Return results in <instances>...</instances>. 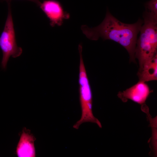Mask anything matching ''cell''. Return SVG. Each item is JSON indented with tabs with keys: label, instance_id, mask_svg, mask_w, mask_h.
Returning <instances> with one entry per match:
<instances>
[{
	"label": "cell",
	"instance_id": "cell-3",
	"mask_svg": "<svg viewBox=\"0 0 157 157\" xmlns=\"http://www.w3.org/2000/svg\"><path fill=\"white\" fill-rule=\"evenodd\" d=\"M78 49L80 57L78 82L81 115V118L73 127L78 129L82 124L90 122L96 124L101 128V122L94 116L92 112V93L83 59L82 47L80 46Z\"/></svg>",
	"mask_w": 157,
	"mask_h": 157
},
{
	"label": "cell",
	"instance_id": "cell-6",
	"mask_svg": "<svg viewBox=\"0 0 157 157\" xmlns=\"http://www.w3.org/2000/svg\"><path fill=\"white\" fill-rule=\"evenodd\" d=\"M151 92L149 86L145 82L139 81L131 87L119 92L118 96L124 102L129 99L141 104L145 102Z\"/></svg>",
	"mask_w": 157,
	"mask_h": 157
},
{
	"label": "cell",
	"instance_id": "cell-8",
	"mask_svg": "<svg viewBox=\"0 0 157 157\" xmlns=\"http://www.w3.org/2000/svg\"><path fill=\"white\" fill-rule=\"evenodd\" d=\"M139 81L145 82L157 79V54L145 63L141 70L138 72Z\"/></svg>",
	"mask_w": 157,
	"mask_h": 157
},
{
	"label": "cell",
	"instance_id": "cell-7",
	"mask_svg": "<svg viewBox=\"0 0 157 157\" xmlns=\"http://www.w3.org/2000/svg\"><path fill=\"white\" fill-rule=\"evenodd\" d=\"M35 139L30 130L24 128L17 144L16 153L19 157H34L35 156L34 142Z\"/></svg>",
	"mask_w": 157,
	"mask_h": 157
},
{
	"label": "cell",
	"instance_id": "cell-2",
	"mask_svg": "<svg viewBox=\"0 0 157 157\" xmlns=\"http://www.w3.org/2000/svg\"><path fill=\"white\" fill-rule=\"evenodd\" d=\"M143 17L135 52V58L139 65L138 72L141 70L145 63L157 54V16L145 11Z\"/></svg>",
	"mask_w": 157,
	"mask_h": 157
},
{
	"label": "cell",
	"instance_id": "cell-1",
	"mask_svg": "<svg viewBox=\"0 0 157 157\" xmlns=\"http://www.w3.org/2000/svg\"><path fill=\"white\" fill-rule=\"evenodd\" d=\"M143 20L139 18L133 24L123 23L114 17L107 9L102 22L97 26L90 28L86 25L81 26L83 33L88 39L97 40L99 38L109 40L122 46L128 51L130 62L136 63L135 52L137 35Z\"/></svg>",
	"mask_w": 157,
	"mask_h": 157
},
{
	"label": "cell",
	"instance_id": "cell-10",
	"mask_svg": "<svg viewBox=\"0 0 157 157\" xmlns=\"http://www.w3.org/2000/svg\"><path fill=\"white\" fill-rule=\"evenodd\" d=\"M6 0L7 1H10L11 0ZM28 1H33L35 3H36L38 6H39L40 3L41 2L39 0H27Z\"/></svg>",
	"mask_w": 157,
	"mask_h": 157
},
{
	"label": "cell",
	"instance_id": "cell-4",
	"mask_svg": "<svg viewBox=\"0 0 157 157\" xmlns=\"http://www.w3.org/2000/svg\"><path fill=\"white\" fill-rule=\"evenodd\" d=\"M7 17L3 30L0 36V47L3 57L1 63L2 69H5L10 56L16 58L20 56L22 48L17 46L10 3Z\"/></svg>",
	"mask_w": 157,
	"mask_h": 157
},
{
	"label": "cell",
	"instance_id": "cell-5",
	"mask_svg": "<svg viewBox=\"0 0 157 157\" xmlns=\"http://www.w3.org/2000/svg\"><path fill=\"white\" fill-rule=\"evenodd\" d=\"M39 6L50 21L52 27L61 26L65 19H69V14L65 11L60 3L56 0H45Z\"/></svg>",
	"mask_w": 157,
	"mask_h": 157
},
{
	"label": "cell",
	"instance_id": "cell-9",
	"mask_svg": "<svg viewBox=\"0 0 157 157\" xmlns=\"http://www.w3.org/2000/svg\"><path fill=\"white\" fill-rule=\"evenodd\" d=\"M146 11L157 16V0H151L145 4Z\"/></svg>",
	"mask_w": 157,
	"mask_h": 157
}]
</instances>
